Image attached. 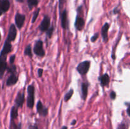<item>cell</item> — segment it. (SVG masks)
I'll return each instance as SVG.
<instances>
[{"mask_svg": "<svg viewBox=\"0 0 130 129\" xmlns=\"http://www.w3.org/2000/svg\"><path fill=\"white\" fill-rule=\"evenodd\" d=\"M60 13V18H61V24L62 27L63 29H68V20H67V11L66 10H63Z\"/></svg>", "mask_w": 130, "mask_h": 129, "instance_id": "8fae6325", "label": "cell"}, {"mask_svg": "<svg viewBox=\"0 0 130 129\" xmlns=\"http://www.w3.org/2000/svg\"><path fill=\"white\" fill-rule=\"evenodd\" d=\"M90 64L91 63L90 61H85L81 62L77 65V71L82 75L86 74L90 69Z\"/></svg>", "mask_w": 130, "mask_h": 129, "instance_id": "3957f363", "label": "cell"}, {"mask_svg": "<svg viewBox=\"0 0 130 129\" xmlns=\"http://www.w3.org/2000/svg\"><path fill=\"white\" fill-rule=\"evenodd\" d=\"M100 80V83L102 86H107L110 82V78L107 73H105L104 75L102 76L100 78H99Z\"/></svg>", "mask_w": 130, "mask_h": 129, "instance_id": "9a60e30c", "label": "cell"}, {"mask_svg": "<svg viewBox=\"0 0 130 129\" xmlns=\"http://www.w3.org/2000/svg\"><path fill=\"white\" fill-rule=\"evenodd\" d=\"M65 2H66V0H59V9L60 11L62 10V8L64 5Z\"/></svg>", "mask_w": 130, "mask_h": 129, "instance_id": "d4e9b609", "label": "cell"}, {"mask_svg": "<svg viewBox=\"0 0 130 129\" xmlns=\"http://www.w3.org/2000/svg\"><path fill=\"white\" fill-rule=\"evenodd\" d=\"M9 129H22L21 123H19L17 124L15 122V120H10Z\"/></svg>", "mask_w": 130, "mask_h": 129, "instance_id": "ac0fdd59", "label": "cell"}, {"mask_svg": "<svg viewBox=\"0 0 130 129\" xmlns=\"http://www.w3.org/2000/svg\"><path fill=\"white\" fill-rule=\"evenodd\" d=\"M37 112L40 116H46L48 114V109L47 108L44 107L42 104L41 101H39L37 103L36 106Z\"/></svg>", "mask_w": 130, "mask_h": 129, "instance_id": "ba28073f", "label": "cell"}, {"mask_svg": "<svg viewBox=\"0 0 130 129\" xmlns=\"http://www.w3.org/2000/svg\"><path fill=\"white\" fill-rule=\"evenodd\" d=\"M75 27L76 28L77 30H82L85 27V20L83 18L80 17L79 15H77L76 17V22H75Z\"/></svg>", "mask_w": 130, "mask_h": 129, "instance_id": "4fadbf2b", "label": "cell"}, {"mask_svg": "<svg viewBox=\"0 0 130 129\" xmlns=\"http://www.w3.org/2000/svg\"><path fill=\"white\" fill-rule=\"evenodd\" d=\"M88 84L86 83H83L81 85V92H82V98L83 100H86L88 95Z\"/></svg>", "mask_w": 130, "mask_h": 129, "instance_id": "2e32d148", "label": "cell"}, {"mask_svg": "<svg viewBox=\"0 0 130 129\" xmlns=\"http://www.w3.org/2000/svg\"><path fill=\"white\" fill-rule=\"evenodd\" d=\"M18 80H19V78H18L17 76L16 75V73H11L10 77H8V78L7 80H6V85H15V83L17 82Z\"/></svg>", "mask_w": 130, "mask_h": 129, "instance_id": "5bb4252c", "label": "cell"}, {"mask_svg": "<svg viewBox=\"0 0 130 129\" xmlns=\"http://www.w3.org/2000/svg\"><path fill=\"white\" fill-rule=\"evenodd\" d=\"M34 52L37 56L43 57L45 55V51L43 49V42L42 40H38L34 47Z\"/></svg>", "mask_w": 130, "mask_h": 129, "instance_id": "277c9868", "label": "cell"}, {"mask_svg": "<svg viewBox=\"0 0 130 129\" xmlns=\"http://www.w3.org/2000/svg\"><path fill=\"white\" fill-rule=\"evenodd\" d=\"M50 27V18L48 15H45L39 26V29L41 32H46L49 29Z\"/></svg>", "mask_w": 130, "mask_h": 129, "instance_id": "5b68a950", "label": "cell"}, {"mask_svg": "<svg viewBox=\"0 0 130 129\" xmlns=\"http://www.w3.org/2000/svg\"><path fill=\"white\" fill-rule=\"evenodd\" d=\"M11 44L10 42L6 40L2 51L0 54V78L3 76L5 70L7 69V63H6V57L7 54L11 51Z\"/></svg>", "mask_w": 130, "mask_h": 129, "instance_id": "6da1fadb", "label": "cell"}, {"mask_svg": "<svg viewBox=\"0 0 130 129\" xmlns=\"http://www.w3.org/2000/svg\"><path fill=\"white\" fill-rule=\"evenodd\" d=\"M109 27H110L109 24L108 23H105L102 28V36L103 40L105 42H107L108 40V30H109Z\"/></svg>", "mask_w": 130, "mask_h": 129, "instance_id": "7c38bea8", "label": "cell"}, {"mask_svg": "<svg viewBox=\"0 0 130 129\" xmlns=\"http://www.w3.org/2000/svg\"><path fill=\"white\" fill-rule=\"evenodd\" d=\"M25 16L22 14H20L19 13H17L15 15V24H16L17 27L19 28V29H20L24 25V22H25Z\"/></svg>", "mask_w": 130, "mask_h": 129, "instance_id": "8992f818", "label": "cell"}, {"mask_svg": "<svg viewBox=\"0 0 130 129\" xmlns=\"http://www.w3.org/2000/svg\"><path fill=\"white\" fill-rule=\"evenodd\" d=\"M127 113H128V116H130V113H129V105H128V108H127Z\"/></svg>", "mask_w": 130, "mask_h": 129, "instance_id": "4dcf8cb0", "label": "cell"}, {"mask_svg": "<svg viewBox=\"0 0 130 129\" xmlns=\"http://www.w3.org/2000/svg\"><path fill=\"white\" fill-rule=\"evenodd\" d=\"M128 128H129V123L124 121V122H122L121 123L119 124L116 129H128Z\"/></svg>", "mask_w": 130, "mask_h": 129, "instance_id": "7402d4cb", "label": "cell"}, {"mask_svg": "<svg viewBox=\"0 0 130 129\" xmlns=\"http://www.w3.org/2000/svg\"><path fill=\"white\" fill-rule=\"evenodd\" d=\"M99 35L98 33H96V34H95V35H93V36L91 38V42H95L96 40V39H98V37H99Z\"/></svg>", "mask_w": 130, "mask_h": 129, "instance_id": "484cf974", "label": "cell"}, {"mask_svg": "<svg viewBox=\"0 0 130 129\" xmlns=\"http://www.w3.org/2000/svg\"><path fill=\"white\" fill-rule=\"evenodd\" d=\"M28 129H39V128H38V127L37 125H30V126H29V128Z\"/></svg>", "mask_w": 130, "mask_h": 129, "instance_id": "f546056e", "label": "cell"}, {"mask_svg": "<svg viewBox=\"0 0 130 129\" xmlns=\"http://www.w3.org/2000/svg\"><path fill=\"white\" fill-rule=\"evenodd\" d=\"M17 1H19V2H20V3H22L23 1H24V0H17Z\"/></svg>", "mask_w": 130, "mask_h": 129, "instance_id": "836d02e7", "label": "cell"}, {"mask_svg": "<svg viewBox=\"0 0 130 129\" xmlns=\"http://www.w3.org/2000/svg\"><path fill=\"white\" fill-rule=\"evenodd\" d=\"M17 37V29L14 24H11L10 26V29H9L8 34L6 40H8L9 42L14 41Z\"/></svg>", "mask_w": 130, "mask_h": 129, "instance_id": "52a82bcc", "label": "cell"}, {"mask_svg": "<svg viewBox=\"0 0 130 129\" xmlns=\"http://www.w3.org/2000/svg\"><path fill=\"white\" fill-rule=\"evenodd\" d=\"M53 31H54V27H53V26L52 27H50L49 29H48V30H46V34L47 35H48V37L49 38H51V37H52V34H53Z\"/></svg>", "mask_w": 130, "mask_h": 129, "instance_id": "cb8c5ba5", "label": "cell"}, {"mask_svg": "<svg viewBox=\"0 0 130 129\" xmlns=\"http://www.w3.org/2000/svg\"><path fill=\"white\" fill-rule=\"evenodd\" d=\"M15 54H13L12 56H11L10 58V63L11 64H13L14 61H15Z\"/></svg>", "mask_w": 130, "mask_h": 129, "instance_id": "4316f807", "label": "cell"}, {"mask_svg": "<svg viewBox=\"0 0 130 129\" xmlns=\"http://www.w3.org/2000/svg\"><path fill=\"white\" fill-rule=\"evenodd\" d=\"M62 129H68V128H67V126H62Z\"/></svg>", "mask_w": 130, "mask_h": 129, "instance_id": "d6a6232c", "label": "cell"}, {"mask_svg": "<svg viewBox=\"0 0 130 129\" xmlns=\"http://www.w3.org/2000/svg\"><path fill=\"white\" fill-rule=\"evenodd\" d=\"M34 92H35V89H34V85L32 84L28 86L27 87V104L28 108L32 109L34 107Z\"/></svg>", "mask_w": 130, "mask_h": 129, "instance_id": "7a4b0ae2", "label": "cell"}, {"mask_svg": "<svg viewBox=\"0 0 130 129\" xmlns=\"http://www.w3.org/2000/svg\"><path fill=\"white\" fill-rule=\"evenodd\" d=\"M10 6L9 0H0V16L9 10Z\"/></svg>", "mask_w": 130, "mask_h": 129, "instance_id": "30bf717a", "label": "cell"}, {"mask_svg": "<svg viewBox=\"0 0 130 129\" xmlns=\"http://www.w3.org/2000/svg\"><path fill=\"white\" fill-rule=\"evenodd\" d=\"M43 70L42 68H39L38 69V76L39 77H42V75H43Z\"/></svg>", "mask_w": 130, "mask_h": 129, "instance_id": "f1b7e54d", "label": "cell"}, {"mask_svg": "<svg viewBox=\"0 0 130 129\" xmlns=\"http://www.w3.org/2000/svg\"><path fill=\"white\" fill-rule=\"evenodd\" d=\"M24 54H25V56H29L30 58H32V57L31 46H30V44H29V45L27 46L25 50H24Z\"/></svg>", "mask_w": 130, "mask_h": 129, "instance_id": "d6986e66", "label": "cell"}, {"mask_svg": "<svg viewBox=\"0 0 130 129\" xmlns=\"http://www.w3.org/2000/svg\"><path fill=\"white\" fill-rule=\"evenodd\" d=\"M76 120H74L73 121H72V122L71 123V125H75V124H76Z\"/></svg>", "mask_w": 130, "mask_h": 129, "instance_id": "1f68e13d", "label": "cell"}, {"mask_svg": "<svg viewBox=\"0 0 130 129\" xmlns=\"http://www.w3.org/2000/svg\"><path fill=\"white\" fill-rule=\"evenodd\" d=\"M110 97L112 99H115L116 97V93L114 91H112L110 94Z\"/></svg>", "mask_w": 130, "mask_h": 129, "instance_id": "83f0119b", "label": "cell"}, {"mask_svg": "<svg viewBox=\"0 0 130 129\" xmlns=\"http://www.w3.org/2000/svg\"><path fill=\"white\" fill-rule=\"evenodd\" d=\"M28 6L29 9L31 10L34 6H36L38 4V0H27Z\"/></svg>", "mask_w": 130, "mask_h": 129, "instance_id": "ffe728a7", "label": "cell"}, {"mask_svg": "<svg viewBox=\"0 0 130 129\" xmlns=\"http://www.w3.org/2000/svg\"><path fill=\"white\" fill-rule=\"evenodd\" d=\"M73 94H74V91H73V89H71L70 90V91H69V92H67L66 95H65L64 98H63L64 99V101H66V102H67V101H68L72 97Z\"/></svg>", "mask_w": 130, "mask_h": 129, "instance_id": "44dd1931", "label": "cell"}, {"mask_svg": "<svg viewBox=\"0 0 130 129\" xmlns=\"http://www.w3.org/2000/svg\"><path fill=\"white\" fill-rule=\"evenodd\" d=\"M39 11H40V8H38L33 13V16H32V23H34L36 20L37 18H38V15H39Z\"/></svg>", "mask_w": 130, "mask_h": 129, "instance_id": "603a6c76", "label": "cell"}, {"mask_svg": "<svg viewBox=\"0 0 130 129\" xmlns=\"http://www.w3.org/2000/svg\"><path fill=\"white\" fill-rule=\"evenodd\" d=\"M24 101H25V94L24 92H19L15 98V102L16 104V107L17 108H22L24 104Z\"/></svg>", "mask_w": 130, "mask_h": 129, "instance_id": "9c48e42d", "label": "cell"}, {"mask_svg": "<svg viewBox=\"0 0 130 129\" xmlns=\"http://www.w3.org/2000/svg\"><path fill=\"white\" fill-rule=\"evenodd\" d=\"M18 108L13 106L11 109L10 112V120H15L18 117Z\"/></svg>", "mask_w": 130, "mask_h": 129, "instance_id": "e0dca14e", "label": "cell"}, {"mask_svg": "<svg viewBox=\"0 0 130 129\" xmlns=\"http://www.w3.org/2000/svg\"><path fill=\"white\" fill-rule=\"evenodd\" d=\"M1 33H0V40H1Z\"/></svg>", "mask_w": 130, "mask_h": 129, "instance_id": "e575fe53", "label": "cell"}]
</instances>
